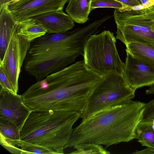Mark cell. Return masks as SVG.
I'll return each instance as SVG.
<instances>
[{
    "mask_svg": "<svg viewBox=\"0 0 154 154\" xmlns=\"http://www.w3.org/2000/svg\"><path fill=\"white\" fill-rule=\"evenodd\" d=\"M152 121H141L135 131V139L142 146L154 149V129Z\"/></svg>",
    "mask_w": 154,
    "mask_h": 154,
    "instance_id": "obj_17",
    "label": "cell"
},
{
    "mask_svg": "<svg viewBox=\"0 0 154 154\" xmlns=\"http://www.w3.org/2000/svg\"><path fill=\"white\" fill-rule=\"evenodd\" d=\"M126 6L132 7L141 5L139 0H116Z\"/></svg>",
    "mask_w": 154,
    "mask_h": 154,
    "instance_id": "obj_24",
    "label": "cell"
},
{
    "mask_svg": "<svg viewBox=\"0 0 154 154\" xmlns=\"http://www.w3.org/2000/svg\"><path fill=\"white\" fill-rule=\"evenodd\" d=\"M135 92L123 74H107L103 76L93 91L81 118L85 119L102 110L128 103L134 97Z\"/></svg>",
    "mask_w": 154,
    "mask_h": 154,
    "instance_id": "obj_6",
    "label": "cell"
},
{
    "mask_svg": "<svg viewBox=\"0 0 154 154\" xmlns=\"http://www.w3.org/2000/svg\"><path fill=\"white\" fill-rule=\"evenodd\" d=\"M76 150L70 154H109L110 152L106 150L102 146L92 143H85L78 144L73 146Z\"/></svg>",
    "mask_w": 154,
    "mask_h": 154,
    "instance_id": "obj_19",
    "label": "cell"
},
{
    "mask_svg": "<svg viewBox=\"0 0 154 154\" xmlns=\"http://www.w3.org/2000/svg\"><path fill=\"white\" fill-rule=\"evenodd\" d=\"M0 88L15 93L9 79L1 64H0Z\"/></svg>",
    "mask_w": 154,
    "mask_h": 154,
    "instance_id": "obj_22",
    "label": "cell"
},
{
    "mask_svg": "<svg viewBox=\"0 0 154 154\" xmlns=\"http://www.w3.org/2000/svg\"><path fill=\"white\" fill-rule=\"evenodd\" d=\"M125 46L126 51L134 57L154 66V45L131 42Z\"/></svg>",
    "mask_w": 154,
    "mask_h": 154,
    "instance_id": "obj_16",
    "label": "cell"
},
{
    "mask_svg": "<svg viewBox=\"0 0 154 154\" xmlns=\"http://www.w3.org/2000/svg\"><path fill=\"white\" fill-rule=\"evenodd\" d=\"M76 42L69 31L47 33L34 40L24 63L25 70L37 81L64 68L83 55V50L75 49Z\"/></svg>",
    "mask_w": 154,
    "mask_h": 154,
    "instance_id": "obj_3",
    "label": "cell"
},
{
    "mask_svg": "<svg viewBox=\"0 0 154 154\" xmlns=\"http://www.w3.org/2000/svg\"><path fill=\"white\" fill-rule=\"evenodd\" d=\"M154 119V99L145 103L142 121H151Z\"/></svg>",
    "mask_w": 154,
    "mask_h": 154,
    "instance_id": "obj_23",
    "label": "cell"
},
{
    "mask_svg": "<svg viewBox=\"0 0 154 154\" xmlns=\"http://www.w3.org/2000/svg\"><path fill=\"white\" fill-rule=\"evenodd\" d=\"M116 39L126 45L131 42L154 45V5L138 10L115 9Z\"/></svg>",
    "mask_w": 154,
    "mask_h": 154,
    "instance_id": "obj_7",
    "label": "cell"
},
{
    "mask_svg": "<svg viewBox=\"0 0 154 154\" xmlns=\"http://www.w3.org/2000/svg\"><path fill=\"white\" fill-rule=\"evenodd\" d=\"M134 154H154V149L150 147L147 148L140 151H136L133 152Z\"/></svg>",
    "mask_w": 154,
    "mask_h": 154,
    "instance_id": "obj_25",
    "label": "cell"
},
{
    "mask_svg": "<svg viewBox=\"0 0 154 154\" xmlns=\"http://www.w3.org/2000/svg\"><path fill=\"white\" fill-rule=\"evenodd\" d=\"M147 94H154V84L150 86L149 88L146 90Z\"/></svg>",
    "mask_w": 154,
    "mask_h": 154,
    "instance_id": "obj_27",
    "label": "cell"
},
{
    "mask_svg": "<svg viewBox=\"0 0 154 154\" xmlns=\"http://www.w3.org/2000/svg\"><path fill=\"white\" fill-rule=\"evenodd\" d=\"M20 21L22 33L31 42L47 33V30L41 24L31 18Z\"/></svg>",
    "mask_w": 154,
    "mask_h": 154,
    "instance_id": "obj_18",
    "label": "cell"
},
{
    "mask_svg": "<svg viewBox=\"0 0 154 154\" xmlns=\"http://www.w3.org/2000/svg\"><path fill=\"white\" fill-rule=\"evenodd\" d=\"M123 75L133 90L154 84V66L135 58L127 51Z\"/></svg>",
    "mask_w": 154,
    "mask_h": 154,
    "instance_id": "obj_11",
    "label": "cell"
},
{
    "mask_svg": "<svg viewBox=\"0 0 154 154\" xmlns=\"http://www.w3.org/2000/svg\"><path fill=\"white\" fill-rule=\"evenodd\" d=\"M140 4L145 8L154 5V0H139Z\"/></svg>",
    "mask_w": 154,
    "mask_h": 154,
    "instance_id": "obj_26",
    "label": "cell"
},
{
    "mask_svg": "<svg viewBox=\"0 0 154 154\" xmlns=\"http://www.w3.org/2000/svg\"><path fill=\"white\" fill-rule=\"evenodd\" d=\"M69 0H19L9 5L15 20L20 21L45 13L63 10Z\"/></svg>",
    "mask_w": 154,
    "mask_h": 154,
    "instance_id": "obj_10",
    "label": "cell"
},
{
    "mask_svg": "<svg viewBox=\"0 0 154 154\" xmlns=\"http://www.w3.org/2000/svg\"><path fill=\"white\" fill-rule=\"evenodd\" d=\"M32 112L21 95L0 88V121L12 123L20 131Z\"/></svg>",
    "mask_w": 154,
    "mask_h": 154,
    "instance_id": "obj_9",
    "label": "cell"
},
{
    "mask_svg": "<svg viewBox=\"0 0 154 154\" xmlns=\"http://www.w3.org/2000/svg\"><path fill=\"white\" fill-rule=\"evenodd\" d=\"M18 147H20L22 151V154H54L51 151L48 149L34 144L20 143L18 144Z\"/></svg>",
    "mask_w": 154,
    "mask_h": 154,
    "instance_id": "obj_21",
    "label": "cell"
},
{
    "mask_svg": "<svg viewBox=\"0 0 154 154\" xmlns=\"http://www.w3.org/2000/svg\"><path fill=\"white\" fill-rule=\"evenodd\" d=\"M9 5L6 4L0 7V60L4 57L16 22Z\"/></svg>",
    "mask_w": 154,
    "mask_h": 154,
    "instance_id": "obj_13",
    "label": "cell"
},
{
    "mask_svg": "<svg viewBox=\"0 0 154 154\" xmlns=\"http://www.w3.org/2000/svg\"><path fill=\"white\" fill-rule=\"evenodd\" d=\"M145 103L131 100L99 111L73 128L64 149L85 143L110 146L135 139V131L142 121Z\"/></svg>",
    "mask_w": 154,
    "mask_h": 154,
    "instance_id": "obj_2",
    "label": "cell"
},
{
    "mask_svg": "<svg viewBox=\"0 0 154 154\" xmlns=\"http://www.w3.org/2000/svg\"><path fill=\"white\" fill-rule=\"evenodd\" d=\"M31 18L41 24L48 33L65 32L75 26L74 22L63 10L45 13Z\"/></svg>",
    "mask_w": 154,
    "mask_h": 154,
    "instance_id": "obj_12",
    "label": "cell"
},
{
    "mask_svg": "<svg viewBox=\"0 0 154 154\" xmlns=\"http://www.w3.org/2000/svg\"><path fill=\"white\" fill-rule=\"evenodd\" d=\"M102 77L80 60L37 81L21 96L32 111L65 110L82 115Z\"/></svg>",
    "mask_w": 154,
    "mask_h": 154,
    "instance_id": "obj_1",
    "label": "cell"
},
{
    "mask_svg": "<svg viewBox=\"0 0 154 154\" xmlns=\"http://www.w3.org/2000/svg\"><path fill=\"white\" fill-rule=\"evenodd\" d=\"M31 42L22 33L20 22L16 21L4 57L0 60L15 94L18 90L21 68Z\"/></svg>",
    "mask_w": 154,
    "mask_h": 154,
    "instance_id": "obj_8",
    "label": "cell"
},
{
    "mask_svg": "<svg viewBox=\"0 0 154 154\" xmlns=\"http://www.w3.org/2000/svg\"><path fill=\"white\" fill-rule=\"evenodd\" d=\"M92 0H69L66 8L67 14L73 21L83 24L88 20Z\"/></svg>",
    "mask_w": 154,
    "mask_h": 154,
    "instance_id": "obj_15",
    "label": "cell"
},
{
    "mask_svg": "<svg viewBox=\"0 0 154 154\" xmlns=\"http://www.w3.org/2000/svg\"><path fill=\"white\" fill-rule=\"evenodd\" d=\"M14 0H0V7L6 4L9 5Z\"/></svg>",
    "mask_w": 154,
    "mask_h": 154,
    "instance_id": "obj_28",
    "label": "cell"
},
{
    "mask_svg": "<svg viewBox=\"0 0 154 154\" xmlns=\"http://www.w3.org/2000/svg\"><path fill=\"white\" fill-rule=\"evenodd\" d=\"M116 42L113 33L108 30L90 36L83 55L87 69L103 76L111 72L123 74L125 63L119 55Z\"/></svg>",
    "mask_w": 154,
    "mask_h": 154,
    "instance_id": "obj_5",
    "label": "cell"
},
{
    "mask_svg": "<svg viewBox=\"0 0 154 154\" xmlns=\"http://www.w3.org/2000/svg\"><path fill=\"white\" fill-rule=\"evenodd\" d=\"M130 7L116 0H92L91 11L98 8H109L122 11L129 10Z\"/></svg>",
    "mask_w": 154,
    "mask_h": 154,
    "instance_id": "obj_20",
    "label": "cell"
},
{
    "mask_svg": "<svg viewBox=\"0 0 154 154\" xmlns=\"http://www.w3.org/2000/svg\"><path fill=\"white\" fill-rule=\"evenodd\" d=\"M0 143L1 145L11 153L22 154L17 146L20 139V131L14 124L8 122L0 121Z\"/></svg>",
    "mask_w": 154,
    "mask_h": 154,
    "instance_id": "obj_14",
    "label": "cell"
},
{
    "mask_svg": "<svg viewBox=\"0 0 154 154\" xmlns=\"http://www.w3.org/2000/svg\"><path fill=\"white\" fill-rule=\"evenodd\" d=\"M19 0H14L12 2H16V1H18Z\"/></svg>",
    "mask_w": 154,
    "mask_h": 154,
    "instance_id": "obj_29",
    "label": "cell"
},
{
    "mask_svg": "<svg viewBox=\"0 0 154 154\" xmlns=\"http://www.w3.org/2000/svg\"><path fill=\"white\" fill-rule=\"evenodd\" d=\"M75 112L65 110L32 111L20 131V143L46 148L63 154L72 134L73 125L81 117Z\"/></svg>",
    "mask_w": 154,
    "mask_h": 154,
    "instance_id": "obj_4",
    "label": "cell"
}]
</instances>
